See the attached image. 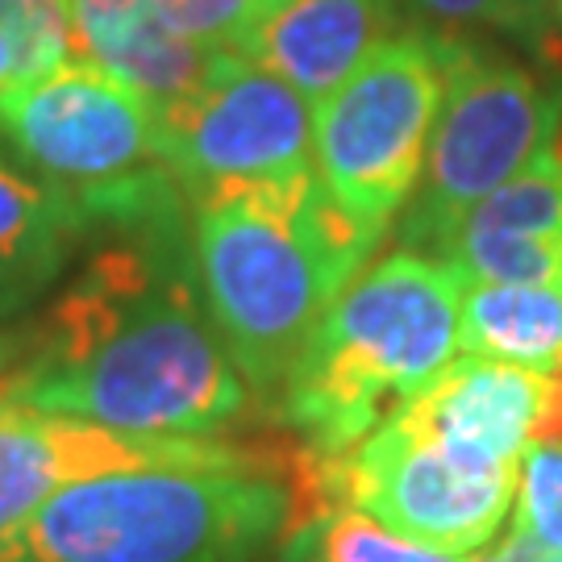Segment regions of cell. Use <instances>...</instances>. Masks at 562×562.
<instances>
[{"label":"cell","instance_id":"obj_1","mask_svg":"<svg viewBox=\"0 0 562 562\" xmlns=\"http://www.w3.org/2000/svg\"><path fill=\"white\" fill-rule=\"evenodd\" d=\"M188 196L97 229L104 238L13 367V401L150 438H213L250 387L209 317Z\"/></svg>","mask_w":562,"mask_h":562},{"label":"cell","instance_id":"obj_2","mask_svg":"<svg viewBox=\"0 0 562 562\" xmlns=\"http://www.w3.org/2000/svg\"><path fill=\"white\" fill-rule=\"evenodd\" d=\"M188 225L204 308L255 404L271 408L383 229L346 213L317 171L213 188L188 201Z\"/></svg>","mask_w":562,"mask_h":562},{"label":"cell","instance_id":"obj_3","mask_svg":"<svg viewBox=\"0 0 562 562\" xmlns=\"http://www.w3.org/2000/svg\"><path fill=\"white\" fill-rule=\"evenodd\" d=\"M462 276L442 259L392 250L325 308L283 383L280 422L301 454L341 459L459 355Z\"/></svg>","mask_w":562,"mask_h":562},{"label":"cell","instance_id":"obj_4","mask_svg":"<svg viewBox=\"0 0 562 562\" xmlns=\"http://www.w3.org/2000/svg\"><path fill=\"white\" fill-rule=\"evenodd\" d=\"M296 517L259 454L67 483L0 546V562H262Z\"/></svg>","mask_w":562,"mask_h":562},{"label":"cell","instance_id":"obj_5","mask_svg":"<svg viewBox=\"0 0 562 562\" xmlns=\"http://www.w3.org/2000/svg\"><path fill=\"white\" fill-rule=\"evenodd\" d=\"M442 59L446 92L422 183L396 222V246L429 259H442L483 196L542 159L562 125V71L467 30H442Z\"/></svg>","mask_w":562,"mask_h":562},{"label":"cell","instance_id":"obj_6","mask_svg":"<svg viewBox=\"0 0 562 562\" xmlns=\"http://www.w3.org/2000/svg\"><path fill=\"white\" fill-rule=\"evenodd\" d=\"M0 150L76 196L92 229L183 201L155 150V109L92 63H63L0 92Z\"/></svg>","mask_w":562,"mask_h":562},{"label":"cell","instance_id":"obj_7","mask_svg":"<svg viewBox=\"0 0 562 562\" xmlns=\"http://www.w3.org/2000/svg\"><path fill=\"white\" fill-rule=\"evenodd\" d=\"M521 462H480L429 438L401 408L350 454L317 462L301 454L292 480L296 517L346 504L383 529L450 554L483 550L517 501Z\"/></svg>","mask_w":562,"mask_h":562},{"label":"cell","instance_id":"obj_8","mask_svg":"<svg viewBox=\"0 0 562 562\" xmlns=\"http://www.w3.org/2000/svg\"><path fill=\"white\" fill-rule=\"evenodd\" d=\"M442 92V30L413 21L317 101L313 171L346 213L387 234L422 183Z\"/></svg>","mask_w":562,"mask_h":562},{"label":"cell","instance_id":"obj_9","mask_svg":"<svg viewBox=\"0 0 562 562\" xmlns=\"http://www.w3.org/2000/svg\"><path fill=\"white\" fill-rule=\"evenodd\" d=\"M155 150L180 192L313 171V109L292 83L234 59L188 101L155 113Z\"/></svg>","mask_w":562,"mask_h":562},{"label":"cell","instance_id":"obj_10","mask_svg":"<svg viewBox=\"0 0 562 562\" xmlns=\"http://www.w3.org/2000/svg\"><path fill=\"white\" fill-rule=\"evenodd\" d=\"M250 450L204 438H150L9 401L0 408V546L67 483L142 467H213Z\"/></svg>","mask_w":562,"mask_h":562},{"label":"cell","instance_id":"obj_11","mask_svg":"<svg viewBox=\"0 0 562 562\" xmlns=\"http://www.w3.org/2000/svg\"><path fill=\"white\" fill-rule=\"evenodd\" d=\"M413 21L404 0H280L234 55L292 83L304 101H325Z\"/></svg>","mask_w":562,"mask_h":562},{"label":"cell","instance_id":"obj_12","mask_svg":"<svg viewBox=\"0 0 562 562\" xmlns=\"http://www.w3.org/2000/svg\"><path fill=\"white\" fill-rule=\"evenodd\" d=\"M67 18L71 59L101 67L155 113L209 88L238 59L176 34L155 0H67Z\"/></svg>","mask_w":562,"mask_h":562},{"label":"cell","instance_id":"obj_13","mask_svg":"<svg viewBox=\"0 0 562 562\" xmlns=\"http://www.w3.org/2000/svg\"><path fill=\"white\" fill-rule=\"evenodd\" d=\"M442 259L467 283L562 288V162L554 150L483 196Z\"/></svg>","mask_w":562,"mask_h":562},{"label":"cell","instance_id":"obj_14","mask_svg":"<svg viewBox=\"0 0 562 562\" xmlns=\"http://www.w3.org/2000/svg\"><path fill=\"white\" fill-rule=\"evenodd\" d=\"M542 392L546 371L467 355L450 362L401 413L450 450L513 467L529 450L533 425L542 413Z\"/></svg>","mask_w":562,"mask_h":562},{"label":"cell","instance_id":"obj_15","mask_svg":"<svg viewBox=\"0 0 562 562\" xmlns=\"http://www.w3.org/2000/svg\"><path fill=\"white\" fill-rule=\"evenodd\" d=\"M88 238L80 201L0 150V322L38 304Z\"/></svg>","mask_w":562,"mask_h":562},{"label":"cell","instance_id":"obj_16","mask_svg":"<svg viewBox=\"0 0 562 562\" xmlns=\"http://www.w3.org/2000/svg\"><path fill=\"white\" fill-rule=\"evenodd\" d=\"M459 350L471 359L550 371L562 362V288L462 283Z\"/></svg>","mask_w":562,"mask_h":562},{"label":"cell","instance_id":"obj_17","mask_svg":"<svg viewBox=\"0 0 562 562\" xmlns=\"http://www.w3.org/2000/svg\"><path fill=\"white\" fill-rule=\"evenodd\" d=\"M280 562H467L462 554L413 542L346 504L317 508L292 521L280 542Z\"/></svg>","mask_w":562,"mask_h":562},{"label":"cell","instance_id":"obj_18","mask_svg":"<svg viewBox=\"0 0 562 562\" xmlns=\"http://www.w3.org/2000/svg\"><path fill=\"white\" fill-rule=\"evenodd\" d=\"M417 21L513 42L521 55L562 71V30L554 0H404Z\"/></svg>","mask_w":562,"mask_h":562},{"label":"cell","instance_id":"obj_19","mask_svg":"<svg viewBox=\"0 0 562 562\" xmlns=\"http://www.w3.org/2000/svg\"><path fill=\"white\" fill-rule=\"evenodd\" d=\"M0 30L13 42L18 80L71 63L67 0H0Z\"/></svg>","mask_w":562,"mask_h":562},{"label":"cell","instance_id":"obj_20","mask_svg":"<svg viewBox=\"0 0 562 562\" xmlns=\"http://www.w3.org/2000/svg\"><path fill=\"white\" fill-rule=\"evenodd\" d=\"M513 529L562 554V446H529L517 475Z\"/></svg>","mask_w":562,"mask_h":562},{"label":"cell","instance_id":"obj_21","mask_svg":"<svg viewBox=\"0 0 562 562\" xmlns=\"http://www.w3.org/2000/svg\"><path fill=\"white\" fill-rule=\"evenodd\" d=\"M167 25L188 42H201L213 50L238 46L280 0H155Z\"/></svg>","mask_w":562,"mask_h":562},{"label":"cell","instance_id":"obj_22","mask_svg":"<svg viewBox=\"0 0 562 562\" xmlns=\"http://www.w3.org/2000/svg\"><path fill=\"white\" fill-rule=\"evenodd\" d=\"M529 446H562V362L546 371L542 413H538Z\"/></svg>","mask_w":562,"mask_h":562},{"label":"cell","instance_id":"obj_23","mask_svg":"<svg viewBox=\"0 0 562 562\" xmlns=\"http://www.w3.org/2000/svg\"><path fill=\"white\" fill-rule=\"evenodd\" d=\"M504 559L508 562H562V554L538 546L533 538H525L521 529H508V538H504Z\"/></svg>","mask_w":562,"mask_h":562},{"label":"cell","instance_id":"obj_24","mask_svg":"<svg viewBox=\"0 0 562 562\" xmlns=\"http://www.w3.org/2000/svg\"><path fill=\"white\" fill-rule=\"evenodd\" d=\"M21 355H25V338H18V334H0V375H9V371L21 362Z\"/></svg>","mask_w":562,"mask_h":562},{"label":"cell","instance_id":"obj_25","mask_svg":"<svg viewBox=\"0 0 562 562\" xmlns=\"http://www.w3.org/2000/svg\"><path fill=\"white\" fill-rule=\"evenodd\" d=\"M18 80V55H13V42L0 30V92Z\"/></svg>","mask_w":562,"mask_h":562},{"label":"cell","instance_id":"obj_26","mask_svg":"<svg viewBox=\"0 0 562 562\" xmlns=\"http://www.w3.org/2000/svg\"><path fill=\"white\" fill-rule=\"evenodd\" d=\"M13 401V371L9 375H0V408Z\"/></svg>","mask_w":562,"mask_h":562},{"label":"cell","instance_id":"obj_27","mask_svg":"<svg viewBox=\"0 0 562 562\" xmlns=\"http://www.w3.org/2000/svg\"><path fill=\"white\" fill-rule=\"evenodd\" d=\"M471 562H508V559H504V542L496 546V550H483V554H475Z\"/></svg>","mask_w":562,"mask_h":562},{"label":"cell","instance_id":"obj_28","mask_svg":"<svg viewBox=\"0 0 562 562\" xmlns=\"http://www.w3.org/2000/svg\"><path fill=\"white\" fill-rule=\"evenodd\" d=\"M554 18H559V30H562V0H554Z\"/></svg>","mask_w":562,"mask_h":562}]
</instances>
